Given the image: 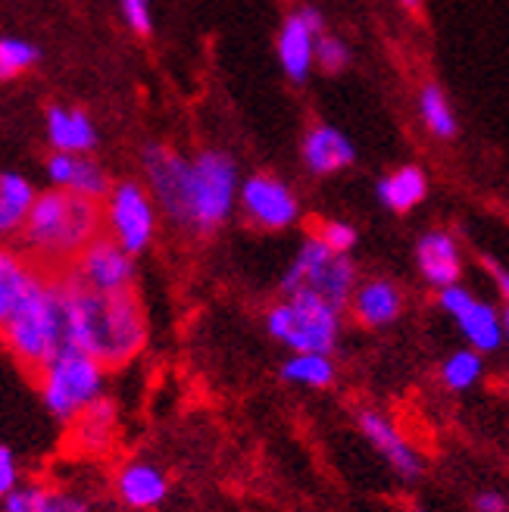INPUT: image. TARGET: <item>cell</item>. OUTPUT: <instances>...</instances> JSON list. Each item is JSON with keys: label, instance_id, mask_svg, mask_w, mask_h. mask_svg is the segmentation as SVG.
Segmentation results:
<instances>
[{"label": "cell", "instance_id": "6da1fadb", "mask_svg": "<svg viewBox=\"0 0 509 512\" xmlns=\"http://www.w3.org/2000/svg\"><path fill=\"white\" fill-rule=\"evenodd\" d=\"M141 169L160 213L182 232L213 235L235 210L241 191L238 163L222 150H200L197 157H182L166 144H147Z\"/></svg>", "mask_w": 509, "mask_h": 512}, {"label": "cell", "instance_id": "7a4b0ae2", "mask_svg": "<svg viewBox=\"0 0 509 512\" xmlns=\"http://www.w3.org/2000/svg\"><path fill=\"white\" fill-rule=\"evenodd\" d=\"M63 303H66V338L100 360L107 369L132 363L147 344V316L135 291L100 294L82 288L66 272Z\"/></svg>", "mask_w": 509, "mask_h": 512}, {"label": "cell", "instance_id": "3957f363", "mask_svg": "<svg viewBox=\"0 0 509 512\" xmlns=\"http://www.w3.org/2000/svg\"><path fill=\"white\" fill-rule=\"evenodd\" d=\"M104 235V203L60 188L38 191L22 228V250L47 272H63Z\"/></svg>", "mask_w": 509, "mask_h": 512}, {"label": "cell", "instance_id": "277c9868", "mask_svg": "<svg viewBox=\"0 0 509 512\" xmlns=\"http://www.w3.org/2000/svg\"><path fill=\"white\" fill-rule=\"evenodd\" d=\"M0 344L29 372H41L69 344L60 272L41 275V281L13 313V319L0 328Z\"/></svg>", "mask_w": 509, "mask_h": 512}, {"label": "cell", "instance_id": "5b68a950", "mask_svg": "<svg viewBox=\"0 0 509 512\" xmlns=\"http://www.w3.org/2000/svg\"><path fill=\"white\" fill-rule=\"evenodd\" d=\"M35 378L44 409L63 425H72L88 406L107 397V366L75 344H66Z\"/></svg>", "mask_w": 509, "mask_h": 512}, {"label": "cell", "instance_id": "8992f818", "mask_svg": "<svg viewBox=\"0 0 509 512\" xmlns=\"http://www.w3.org/2000/svg\"><path fill=\"white\" fill-rule=\"evenodd\" d=\"M356 285H360V272L350 253H338L319 235H310L282 275V297H319L347 313Z\"/></svg>", "mask_w": 509, "mask_h": 512}, {"label": "cell", "instance_id": "52a82bcc", "mask_svg": "<svg viewBox=\"0 0 509 512\" xmlns=\"http://www.w3.org/2000/svg\"><path fill=\"white\" fill-rule=\"evenodd\" d=\"M269 338L291 353H328L341 341L344 313L319 297H282L266 310Z\"/></svg>", "mask_w": 509, "mask_h": 512}, {"label": "cell", "instance_id": "ba28073f", "mask_svg": "<svg viewBox=\"0 0 509 512\" xmlns=\"http://www.w3.org/2000/svg\"><path fill=\"white\" fill-rule=\"evenodd\" d=\"M160 225V207L154 194L147 191V185L132 182H116L113 191L104 200V232L125 247L132 256L144 253L157 238Z\"/></svg>", "mask_w": 509, "mask_h": 512}, {"label": "cell", "instance_id": "9c48e42d", "mask_svg": "<svg viewBox=\"0 0 509 512\" xmlns=\"http://www.w3.org/2000/svg\"><path fill=\"white\" fill-rule=\"evenodd\" d=\"M72 281H79L82 288L100 291V294H122L135 291V256L119 247L107 232L94 244L82 250V256L69 269H63Z\"/></svg>", "mask_w": 509, "mask_h": 512}, {"label": "cell", "instance_id": "30bf717a", "mask_svg": "<svg viewBox=\"0 0 509 512\" xmlns=\"http://www.w3.org/2000/svg\"><path fill=\"white\" fill-rule=\"evenodd\" d=\"M438 306L453 319V325L463 331V338L478 353H497L506 341L503 316L488 300L475 297L469 288L453 285L438 291Z\"/></svg>", "mask_w": 509, "mask_h": 512}, {"label": "cell", "instance_id": "8fae6325", "mask_svg": "<svg viewBox=\"0 0 509 512\" xmlns=\"http://www.w3.org/2000/svg\"><path fill=\"white\" fill-rule=\"evenodd\" d=\"M238 203L250 225L266 228V232H285V228H291L300 219V200L291 191V185L266 172L244 178Z\"/></svg>", "mask_w": 509, "mask_h": 512}, {"label": "cell", "instance_id": "7c38bea8", "mask_svg": "<svg viewBox=\"0 0 509 512\" xmlns=\"http://www.w3.org/2000/svg\"><path fill=\"white\" fill-rule=\"evenodd\" d=\"M325 35V16L316 7H300L294 10L282 29H278V63H282L285 75L291 82H307L310 69L316 66V44Z\"/></svg>", "mask_w": 509, "mask_h": 512}, {"label": "cell", "instance_id": "4fadbf2b", "mask_svg": "<svg viewBox=\"0 0 509 512\" xmlns=\"http://www.w3.org/2000/svg\"><path fill=\"white\" fill-rule=\"evenodd\" d=\"M356 425H360L363 438L369 441V447L385 459V463L403 478V481H419L422 472H425V459L422 453L403 438V431L388 419L375 413V409H363L360 416H356Z\"/></svg>", "mask_w": 509, "mask_h": 512}, {"label": "cell", "instance_id": "5bb4252c", "mask_svg": "<svg viewBox=\"0 0 509 512\" xmlns=\"http://www.w3.org/2000/svg\"><path fill=\"white\" fill-rule=\"evenodd\" d=\"M44 175L50 188H60L69 194H79L88 200L104 203L113 191L107 169L100 166L91 153H50L44 163Z\"/></svg>", "mask_w": 509, "mask_h": 512}, {"label": "cell", "instance_id": "9a60e30c", "mask_svg": "<svg viewBox=\"0 0 509 512\" xmlns=\"http://www.w3.org/2000/svg\"><path fill=\"white\" fill-rule=\"evenodd\" d=\"M406 310V297L391 278H366L356 285L347 313L363 328H388Z\"/></svg>", "mask_w": 509, "mask_h": 512}, {"label": "cell", "instance_id": "2e32d148", "mask_svg": "<svg viewBox=\"0 0 509 512\" xmlns=\"http://www.w3.org/2000/svg\"><path fill=\"white\" fill-rule=\"evenodd\" d=\"M416 266L435 291L460 285L463 278V250L444 228H431L416 241Z\"/></svg>", "mask_w": 509, "mask_h": 512}, {"label": "cell", "instance_id": "e0dca14e", "mask_svg": "<svg viewBox=\"0 0 509 512\" xmlns=\"http://www.w3.org/2000/svg\"><path fill=\"white\" fill-rule=\"evenodd\" d=\"M113 488H116V497L129 509L147 512L166 503L169 478L157 463H150V459H129L125 466H119Z\"/></svg>", "mask_w": 509, "mask_h": 512}, {"label": "cell", "instance_id": "ac0fdd59", "mask_svg": "<svg viewBox=\"0 0 509 512\" xmlns=\"http://www.w3.org/2000/svg\"><path fill=\"white\" fill-rule=\"evenodd\" d=\"M44 272L47 269H41L25 250L0 241V328L13 319V313L32 294Z\"/></svg>", "mask_w": 509, "mask_h": 512}, {"label": "cell", "instance_id": "d6986e66", "mask_svg": "<svg viewBox=\"0 0 509 512\" xmlns=\"http://www.w3.org/2000/svg\"><path fill=\"white\" fill-rule=\"evenodd\" d=\"M44 132L54 153H91L100 141L94 119L79 107H63V104L47 107Z\"/></svg>", "mask_w": 509, "mask_h": 512}, {"label": "cell", "instance_id": "ffe728a7", "mask_svg": "<svg viewBox=\"0 0 509 512\" xmlns=\"http://www.w3.org/2000/svg\"><path fill=\"white\" fill-rule=\"evenodd\" d=\"M356 160L353 141L335 125H313L303 135V166L313 175H335L350 169Z\"/></svg>", "mask_w": 509, "mask_h": 512}, {"label": "cell", "instance_id": "44dd1931", "mask_svg": "<svg viewBox=\"0 0 509 512\" xmlns=\"http://www.w3.org/2000/svg\"><path fill=\"white\" fill-rule=\"evenodd\" d=\"M4 512H91L82 494H72L44 481H22L4 500Z\"/></svg>", "mask_w": 509, "mask_h": 512}, {"label": "cell", "instance_id": "7402d4cb", "mask_svg": "<svg viewBox=\"0 0 509 512\" xmlns=\"http://www.w3.org/2000/svg\"><path fill=\"white\" fill-rule=\"evenodd\" d=\"M375 197L385 210L391 213H410L428 197V175L419 166H400L388 172L385 178H378Z\"/></svg>", "mask_w": 509, "mask_h": 512}, {"label": "cell", "instance_id": "603a6c76", "mask_svg": "<svg viewBox=\"0 0 509 512\" xmlns=\"http://www.w3.org/2000/svg\"><path fill=\"white\" fill-rule=\"evenodd\" d=\"M35 200L38 191L29 178L19 172H0V241L22 235Z\"/></svg>", "mask_w": 509, "mask_h": 512}, {"label": "cell", "instance_id": "cb8c5ba5", "mask_svg": "<svg viewBox=\"0 0 509 512\" xmlns=\"http://www.w3.org/2000/svg\"><path fill=\"white\" fill-rule=\"evenodd\" d=\"M113 434H116V406L107 397H100L94 406H88L85 413L72 422L75 447L85 450V453L107 450L113 444Z\"/></svg>", "mask_w": 509, "mask_h": 512}, {"label": "cell", "instance_id": "d4e9b609", "mask_svg": "<svg viewBox=\"0 0 509 512\" xmlns=\"http://www.w3.org/2000/svg\"><path fill=\"white\" fill-rule=\"evenodd\" d=\"M338 378V369L328 353H291L282 363V381L297 384V388L325 391Z\"/></svg>", "mask_w": 509, "mask_h": 512}, {"label": "cell", "instance_id": "484cf974", "mask_svg": "<svg viewBox=\"0 0 509 512\" xmlns=\"http://www.w3.org/2000/svg\"><path fill=\"white\" fill-rule=\"evenodd\" d=\"M419 119L428 128V135H435L438 141H453L456 132H460V122H456L450 100H447L444 88L435 82L422 85V91H419Z\"/></svg>", "mask_w": 509, "mask_h": 512}, {"label": "cell", "instance_id": "4316f807", "mask_svg": "<svg viewBox=\"0 0 509 512\" xmlns=\"http://www.w3.org/2000/svg\"><path fill=\"white\" fill-rule=\"evenodd\" d=\"M485 375V353H478L472 347L453 350L447 360L441 363V381L447 391H469L478 384V378Z\"/></svg>", "mask_w": 509, "mask_h": 512}, {"label": "cell", "instance_id": "83f0119b", "mask_svg": "<svg viewBox=\"0 0 509 512\" xmlns=\"http://www.w3.org/2000/svg\"><path fill=\"white\" fill-rule=\"evenodd\" d=\"M41 60L38 44L25 38H0V82L22 79L25 72H32Z\"/></svg>", "mask_w": 509, "mask_h": 512}, {"label": "cell", "instance_id": "f1b7e54d", "mask_svg": "<svg viewBox=\"0 0 509 512\" xmlns=\"http://www.w3.org/2000/svg\"><path fill=\"white\" fill-rule=\"evenodd\" d=\"M316 66L328 75H338L350 66V44L338 35H322L316 44Z\"/></svg>", "mask_w": 509, "mask_h": 512}, {"label": "cell", "instance_id": "f546056e", "mask_svg": "<svg viewBox=\"0 0 509 512\" xmlns=\"http://www.w3.org/2000/svg\"><path fill=\"white\" fill-rule=\"evenodd\" d=\"M119 13L135 35L147 38L154 32V0H119Z\"/></svg>", "mask_w": 509, "mask_h": 512}, {"label": "cell", "instance_id": "4dcf8cb0", "mask_svg": "<svg viewBox=\"0 0 509 512\" xmlns=\"http://www.w3.org/2000/svg\"><path fill=\"white\" fill-rule=\"evenodd\" d=\"M319 238H322L328 247H332V250H338V253H350V250L356 247V241H360V235H356V228H353L350 222H341V219H328V222H322Z\"/></svg>", "mask_w": 509, "mask_h": 512}, {"label": "cell", "instance_id": "1f68e13d", "mask_svg": "<svg viewBox=\"0 0 509 512\" xmlns=\"http://www.w3.org/2000/svg\"><path fill=\"white\" fill-rule=\"evenodd\" d=\"M19 484H22L19 481V459L7 444H0V503H4Z\"/></svg>", "mask_w": 509, "mask_h": 512}, {"label": "cell", "instance_id": "d6a6232c", "mask_svg": "<svg viewBox=\"0 0 509 512\" xmlns=\"http://www.w3.org/2000/svg\"><path fill=\"white\" fill-rule=\"evenodd\" d=\"M475 512H509V500L500 491H481L475 494Z\"/></svg>", "mask_w": 509, "mask_h": 512}, {"label": "cell", "instance_id": "836d02e7", "mask_svg": "<svg viewBox=\"0 0 509 512\" xmlns=\"http://www.w3.org/2000/svg\"><path fill=\"white\" fill-rule=\"evenodd\" d=\"M485 269L491 272V278H494V285H497L503 303H509V269L500 266V263H494V260H485Z\"/></svg>", "mask_w": 509, "mask_h": 512}, {"label": "cell", "instance_id": "e575fe53", "mask_svg": "<svg viewBox=\"0 0 509 512\" xmlns=\"http://www.w3.org/2000/svg\"><path fill=\"white\" fill-rule=\"evenodd\" d=\"M397 4H400V7H406V10H413V13H416V10L422 7V0H397Z\"/></svg>", "mask_w": 509, "mask_h": 512}, {"label": "cell", "instance_id": "d590c367", "mask_svg": "<svg viewBox=\"0 0 509 512\" xmlns=\"http://www.w3.org/2000/svg\"><path fill=\"white\" fill-rule=\"evenodd\" d=\"M503 331H506V341H509V303H503Z\"/></svg>", "mask_w": 509, "mask_h": 512}, {"label": "cell", "instance_id": "8d00e7d4", "mask_svg": "<svg viewBox=\"0 0 509 512\" xmlns=\"http://www.w3.org/2000/svg\"><path fill=\"white\" fill-rule=\"evenodd\" d=\"M410 512H425V509H422V506H413V509H410Z\"/></svg>", "mask_w": 509, "mask_h": 512}]
</instances>
